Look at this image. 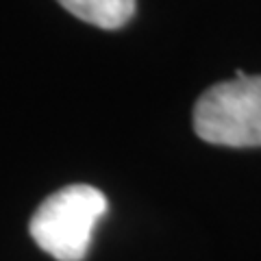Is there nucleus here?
Returning a JSON list of instances; mask_svg holds the SVG:
<instances>
[{"label": "nucleus", "mask_w": 261, "mask_h": 261, "mask_svg": "<svg viewBox=\"0 0 261 261\" xmlns=\"http://www.w3.org/2000/svg\"><path fill=\"white\" fill-rule=\"evenodd\" d=\"M194 130L200 140L231 148L261 146V74L209 87L194 105Z\"/></svg>", "instance_id": "obj_2"}, {"label": "nucleus", "mask_w": 261, "mask_h": 261, "mask_svg": "<svg viewBox=\"0 0 261 261\" xmlns=\"http://www.w3.org/2000/svg\"><path fill=\"white\" fill-rule=\"evenodd\" d=\"M63 9L98 29H120L135 15V0H57Z\"/></svg>", "instance_id": "obj_3"}, {"label": "nucleus", "mask_w": 261, "mask_h": 261, "mask_svg": "<svg viewBox=\"0 0 261 261\" xmlns=\"http://www.w3.org/2000/svg\"><path fill=\"white\" fill-rule=\"evenodd\" d=\"M107 207L100 190L85 183L68 185L37 207L29 224L31 238L57 261H83Z\"/></svg>", "instance_id": "obj_1"}]
</instances>
